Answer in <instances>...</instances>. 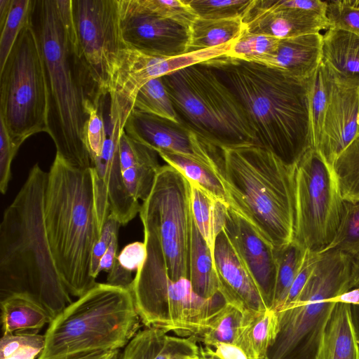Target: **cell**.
Listing matches in <instances>:
<instances>
[{
  "label": "cell",
  "mask_w": 359,
  "mask_h": 359,
  "mask_svg": "<svg viewBox=\"0 0 359 359\" xmlns=\"http://www.w3.org/2000/svg\"><path fill=\"white\" fill-rule=\"evenodd\" d=\"M205 62L238 98L258 146L290 165L313 147L311 77L301 79L276 67L226 55Z\"/></svg>",
  "instance_id": "cell-1"
},
{
  "label": "cell",
  "mask_w": 359,
  "mask_h": 359,
  "mask_svg": "<svg viewBox=\"0 0 359 359\" xmlns=\"http://www.w3.org/2000/svg\"><path fill=\"white\" fill-rule=\"evenodd\" d=\"M47 180L48 172L36 163L4 212L0 224V299L28 294L54 318L72 302L47 236Z\"/></svg>",
  "instance_id": "cell-2"
},
{
  "label": "cell",
  "mask_w": 359,
  "mask_h": 359,
  "mask_svg": "<svg viewBox=\"0 0 359 359\" xmlns=\"http://www.w3.org/2000/svg\"><path fill=\"white\" fill-rule=\"evenodd\" d=\"M219 173L228 205L276 250L293 241L294 165L256 145L222 148Z\"/></svg>",
  "instance_id": "cell-3"
},
{
  "label": "cell",
  "mask_w": 359,
  "mask_h": 359,
  "mask_svg": "<svg viewBox=\"0 0 359 359\" xmlns=\"http://www.w3.org/2000/svg\"><path fill=\"white\" fill-rule=\"evenodd\" d=\"M44 218L62 280L69 294L79 297L97 283L90 265L100 231L90 168L75 167L56 154L48 172Z\"/></svg>",
  "instance_id": "cell-4"
},
{
  "label": "cell",
  "mask_w": 359,
  "mask_h": 359,
  "mask_svg": "<svg viewBox=\"0 0 359 359\" xmlns=\"http://www.w3.org/2000/svg\"><path fill=\"white\" fill-rule=\"evenodd\" d=\"M33 24L42 48L50 91L49 133L56 154L88 169L91 160L85 132L90 103L82 87L74 44L61 20L56 0L36 1Z\"/></svg>",
  "instance_id": "cell-5"
},
{
  "label": "cell",
  "mask_w": 359,
  "mask_h": 359,
  "mask_svg": "<svg viewBox=\"0 0 359 359\" xmlns=\"http://www.w3.org/2000/svg\"><path fill=\"white\" fill-rule=\"evenodd\" d=\"M129 288L96 283L49 323L38 359H69L126 346L140 328Z\"/></svg>",
  "instance_id": "cell-6"
},
{
  "label": "cell",
  "mask_w": 359,
  "mask_h": 359,
  "mask_svg": "<svg viewBox=\"0 0 359 359\" xmlns=\"http://www.w3.org/2000/svg\"><path fill=\"white\" fill-rule=\"evenodd\" d=\"M161 79L178 122L199 137L220 149L257 145L243 106L205 62Z\"/></svg>",
  "instance_id": "cell-7"
},
{
  "label": "cell",
  "mask_w": 359,
  "mask_h": 359,
  "mask_svg": "<svg viewBox=\"0 0 359 359\" xmlns=\"http://www.w3.org/2000/svg\"><path fill=\"white\" fill-rule=\"evenodd\" d=\"M147 257L136 271L130 287L141 322L178 337L198 338L224 300L196 294L188 278L172 280L168 274L163 254L156 235L144 229Z\"/></svg>",
  "instance_id": "cell-8"
},
{
  "label": "cell",
  "mask_w": 359,
  "mask_h": 359,
  "mask_svg": "<svg viewBox=\"0 0 359 359\" xmlns=\"http://www.w3.org/2000/svg\"><path fill=\"white\" fill-rule=\"evenodd\" d=\"M303 290L290 305L277 310L279 332L271 359H315L325 325L336 302L351 290V258L338 250L320 252Z\"/></svg>",
  "instance_id": "cell-9"
},
{
  "label": "cell",
  "mask_w": 359,
  "mask_h": 359,
  "mask_svg": "<svg viewBox=\"0 0 359 359\" xmlns=\"http://www.w3.org/2000/svg\"><path fill=\"white\" fill-rule=\"evenodd\" d=\"M0 120L12 141L20 147L36 133H49V86L33 21L22 30L0 70Z\"/></svg>",
  "instance_id": "cell-10"
},
{
  "label": "cell",
  "mask_w": 359,
  "mask_h": 359,
  "mask_svg": "<svg viewBox=\"0 0 359 359\" xmlns=\"http://www.w3.org/2000/svg\"><path fill=\"white\" fill-rule=\"evenodd\" d=\"M294 165L293 242L323 252L338 229L344 200L334 166L313 147Z\"/></svg>",
  "instance_id": "cell-11"
},
{
  "label": "cell",
  "mask_w": 359,
  "mask_h": 359,
  "mask_svg": "<svg viewBox=\"0 0 359 359\" xmlns=\"http://www.w3.org/2000/svg\"><path fill=\"white\" fill-rule=\"evenodd\" d=\"M77 43L76 63L89 101L100 107L111 77L128 46L121 29L118 0H72Z\"/></svg>",
  "instance_id": "cell-12"
},
{
  "label": "cell",
  "mask_w": 359,
  "mask_h": 359,
  "mask_svg": "<svg viewBox=\"0 0 359 359\" xmlns=\"http://www.w3.org/2000/svg\"><path fill=\"white\" fill-rule=\"evenodd\" d=\"M143 229L157 237L168 276L189 279L192 211L189 181L176 168L161 166L140 210Z\"/></svg>",
  "instance_id": "cell-13"
},
{
  "label": "cell",
  "mask_w": 359,
  "mask_h": 359,
  "mask_svg": "<svg viewBox=\"0 0 359 359\" xmlns=\"http://www.w3.org/2000/svg\"><path fill=\"white\" fill-rule=\"evenodd\" d=\"M124 131L157 153L182 154L219 172L221 149L203 140L180 123L133 109L126 121Z\"/></svg>",
  "instance_id": "cell-14"
},
{
  "label": "cell",
  "mask_w": 359,
  "mask_h": 359,
  "mask_svg": "<svg viewBox=\"0 0 359 359\" xmlns=\"http://www.w3.org/2000/svg\"><path fill=\"white\" fill-rule=\"evenodd\" d=\"M224 229L271 309L277 271L275 248L229 206L226 212Z\"/></svg>",
  "instance_id": "cell-15"
},
{
  "label": "cell",
  "mask_w": 359,
  "mask_h": 359,
  "mask_svg": "<svg viewBox=\"0 0 359 359\" xmlns=\"http://www.w3.org/2000/svg\"><path fill=\"white\" fill-rule=\"evenodd\" d=\"M120 13L122 34L128 46L156 57H174L188 53L189 26L147 13L121 10Z\"/></svg>",
  "instance_id": "cell-16"
},
{
  "label": "cell",
  "mask_w": 359,
  "mask_h": 359,
  "mask_svg": "<svg viewBox=\"0 0 359 359\" xmlns=\"http://www.w3.org/2000/svg\"><path fill=\"white\" fill-rule=\"evenodd\" d=\"M213 259L219 293L225 303L236 307L243 315L259 313L269 309L224 229L216 238Z\"/></svg>",
  "instance_id": "cell-17"
},
{
  "label": "cell",
  "mask_w": 359,
  "mask_h": 359,
  "mask_svg": "<svg viewBox=\"0 0 359 359\" xmlns=\"http://www.w3.org/2000/svg\"><path fill=\"white\" fill-rule=\"evenodd\" d=\"M332 77V92L316 149L334 166L339 156L359 134V86L341 83Z\"/></svg>",
  "instance_id": "cell-18"
},
{
  "label": "cell",
  "mask_w": 359,
  "mask_h": 359,
  "mask_svg": "<svg viewBox=\"0 0 359 359\" xmlns=\"http://www.w3.org/2000/svg\"><path fill=\"white\" fill-rule=\"evenodd\" d=\"M245 29L252 33L282 39L317 34L330 28L326 15L297 8H270L254 0L243 18Z\"/></svg>",
  "instance_id": "cell-19"
},
{
  "label": "cell",
  "mask_w": 359,
  "mask_h": 359,
  "mask_svg": "<svg viewBox=\"0 0 359 359\" xmlns=\"http://www.w3.org/2000/svg\"><path fill=\"white\" fill-rule=\"evenodd\" d=\"M197 341L195 337L171 336L161 329L147 327L130 340L121 359H198Z\"/></svg>",
  "instance_id": "cell-20"
},
{
  "label": "cell",
  "mask_w": 359,
  "mask_h": 359,
  "mask_svg": "<svg viewBox=\"0 0 359 359\" xmlns=\"http://www.w3.org/2000/svg\"><path fill=\"white\" fill-rule=\"evenodd\" d=\"M323 37L317 33L280 39L276 52L264 65L309 79L321 63Z\"/></svg>",
  "instance_id": "cell-21"
},
{
  "label": "cell",
  "mask_w": 359,
  "mask_h": 359,
  "mask_svg": "<svg viewBox=\"0 0 359 359\" xmlns=\"http://www.w3.org/2000/svg\"><path fill=\"white\" fill-rule=\"evenodd\" d=\"M315 359H359L351 304L336 302L325 325Z\"/></svg>",
  "instance_id": "cell-22"
},
{
  "label": "cell",
  "mask_w": 359,
  "mask_h": 359,
  "mask_svg": "<svg viewBox=\"0 0 359 359\" xmlns=\"http://www.w3.org/2000/svg\"><path fill=\"white\" fill-rule=\"evenodd\" d=\"M323 36L322 62L334 79L359 86V36L330 27Z\"/></svg>",
  "instance_id": "cell-23"
},
{
  "label": "cell",
  "mask_w": 359,
  "mask_h": 359,
  "mask_svg": "<svg viewBox=\"0 0 359 359\" xmlns=\"http://www.w3.org/2000/svg\"><path fill=\"white\" fill-rule=\"evenodd\" d=\"M279 332L278 312L273 309L243 316L233 345L250 359H271L270 348Z\"/></svg>",
  "instance_id": "cell-24"
},
{
  "label": "cell",
  "mask_w": 359,
  "mask_h": 359,
  "mask_svg": "<svg viewBox=\"0 0 359 359\" xmlns=\"http://www.w3.org/2000/svg\"><path fill=\"white\" fill-rule=\"evenodd\" d=\"M3 334L38 332L53 320L45 307L26 293L13 294L1 300Z\"/></svg>",
  "instance_id": "cell-25"
},
{
  "label": "cell",
  "mask_w": 359,
  "mask_h": 359,
  "mask_svg": "<svg viewBox=\"0 0 359 359\" xmlns=\"http://www.w3.org/2000/svg\"><path fill=\"white\" fill-rule=\"evenodd\" d=\"M189 280L194 292L204 299L219 293L213 253L198 229L193 215L189 257Z\"/></svg>",
  "instance_id": "cell-26"
},
{
  "label": "cell",
  "mask_w": 359,
  "mask_h": 359,
  "mask_svg": "<svg viewBox=\"0 0 359 359\" xmlns=\"http://www.w3.org/2000/svg\"><path fill=\"white\" fill-rule=\"evenodd\" d=\"M190 185L194 220L213 253L216 238L224 227L226 212L229 205L208 194L198 185L192 182H190Z\"/></svg>",
  "instance_id": "cell-27"
},
{
  "label": "cell",
  "mask_w": 359,
  "mask_h": 359,
  "mask_svg": "<svg viewBox=\"0 0 359 359\" xmlns=\"http://www.w3.org/2000/svg\"><path fill=\"white\" fill-rule=\"evenodd\" d=\"M244 29L241 18L205 19L196 17L189 26L188 53L233 41Z\"/></svg>",
  "instance_id": "cell-28"
},
{
  "label": "cell",
  "mask_w": 359,
  "mask_h": 359,
  "mask_svg": "<svg viewBox=\"0 0 359 359\" xmlns=\"http://www.w3.org/2000/svg\"><path fill=\"white\" fill-rule=\"evenodd\" d=\"M158 154L168 165L178 170L190 182L198 185L228 205L226 193L217 170L182 154L169 151H160Z\"/></svg>",
  "instance_id": "cell-29"
},
{
  "label": "cell",
  "mask_w": 359,
  "mask_h": 359,
  "mask_svg": "<svg viewBox=\"0 0 359 359\" xmlns=\"http://www.w3.org/2000/svg\"><path fill=\"white\" fill-rule=\"evenodd\" d=\"M332 83V72L321 61L318 68L311 78L310 116L313 147L315 149L318 148L320 140Z\"/></svg>",
  "instance_id": "cell-30"
},
{
  "label": "cell",
  "mask_w": 359,
  "mask_h": 359,
  "mask_svg": "<svg viewBox=\"0 0 359 359\" xmlns=\"http://www.w3.org/2000/svg\"><path fill=\"white\" fill-rule=\"evenodd\" d=\"M305 249L294 242L276 250V279L271 309L277 310L283 304L292 283L301 267Z\"/></svg>",
  "instance_id": "cell-31"
},
{
  "label": "cell",
  "mask_w": 359,
  "mask_h": 359,
  "mask_svg": "<svg viewBox=\"0 0 359 359\" xmlns=\"http://www.w3.org/2000/svg\"><path fill=\"white\" fill-rule=\"evenodd\" d=\"M243 316L236 307L224 303L210 318L198 337L200 341L210 347L217 344H233Z\"/></svg>",
  "instance_id": "cell-32"
},
{
  "label": "cell",
  "mask_w": 359,
  "mask_h": 359,
  "mask_svg": "<svg viewBox=\"0 0 359 359\" xmlns=\"http://www.w3.org/2000/svg\"><path fill=\"white\" fill-rule=\"evenodd\" d=\"M35 3L33 0H11L7 18L0 26V70L22 30L33 21Z\"/></svg>",
  "instance_id": "cell-33"
},
{
  "label": "cell",
  "mask_w": 359,
  "mask_h": 359,
  "mask_svg": "<svg viewBox=\"0 0 359 359\" xmlns=\"http://www.w3.org/2000/svg\"><path fill=\"white\" fill-rule=\"evenodd\" d=\"M120 10L147 13L190 26L196 16L185 0H118Z\"/></svg>",
  "instance_id": "cell-34"
},
{
  "label": "cell",
  "mask_w": 359,
  "mask_h": 359,
  "mask_svg": "<svg viewBox=\"0 0 359 359\" xmlns=\"http://www.w3.org/2000/svg\"><path fill=\"white\" fill-rule=\"evenodd\" d=\"M344 201H359V134L339 156L334 164Z\"/></svg>",
  "instance_id": "cell-35"
},
{
  "label": "cell",
  "mask_w": 359,
  "mask_h": 359,
  "mask_svg": "<svg viewBox=\"0 0 359 359\" xmlns=\"http://www.w3.org/2000/svg\"><path fill=\"white\" fill-rule=\"evenodd\" d=\"M279 40L273 36L250 32L245 27L232 43L226 56L264 65L276 52Z\"/></svg>",
  "instance_id": "cell-36"
},
{
  "label": "cell",
  "mask_w": 359,
  "mask_h": 359,
  "mask_svg": "<svg viewBox=\"0 0 359 359\" xmlns=\"http://www.w3.org/2000/svg\"><path fill=\"white\" fill-rule=\"evenodd\" d=\"M133 109L179 123L161 77L149 81L140 89Z\"/></svg>",
  "instance_id": "cell-37"
},
{
  "label": "cell",
  "mask_w": 359,
  "mask_h": 359,
  "mask_svg": "<svg viewBox=\"0 0 359 359\" xmlns=\"http://www.w3.org/2000/svg\"><path fill=\"white\" fill-rule=\"evenodd\" d=\"M329 250L340 251L351 258L359 253V201H344L337 232L323 252Z\"/></svg>",
  "instance_id": "cell-38"
},
{
  "label": "cell",
  "mask_w": 359,
  "mask_h": 359,
  "mask_svg": "<svg viewBox=\"0 0 359 359\" xmlns=\"http://www.w3.org/2000/svg\"><path fill=\"white\" fill-rule=\"evenodd\" d=\"M45 335L36 332L5 333L0 341V359H35L45 347Z\"/></svg>",
  "instance_id": "cell-39"
},
{
  "label": "cell",
  "mask_w": 359,
  "mask_h": 359,
  "mask_svg": "<svg viewBox=\"0 0 359 359\" xmlns=\"http://www.w3.org/2000/svg\"><path fill=\"white\" fill-rule=\"evenodd\" d=\"M254 0H185L197 18L205 19L241 18Z\"/></svg>",
  "instance_id": "cell-40"
},
{
  "label": "cell",
  "mask_w": 359,
  "mask_h": 359,
  "mask_svg": "<svg viewBox=\"0 0 359 359\" xmlns=\"http://www.w3.org/2000/svg\"><path fill=\"white\" fill-rule=\"evenodd\" d=\"M326 18L330 27L359 36V0L327 1Z\"/></svg>",
  "instance_id": "cell-41"
},
{
  "label": "cell",
  "mask_w": 359,
  "mask_h": 359,
  "mask_svg": "<svg viewBox=\"0 0 359 359\" xmlns=\"http://www.w3.org/2000/svg\"><path fill=\"white\" fill-rule=\"evenodd\" d=\"M100 108L90 103L87 109L88 119L86 126L85 139L91 161L101 156L107 137Z\"/></svg>",
  "instance_id": "cell-42"
},
{
  "label": "cell",
  "mask_w": 359,
  "mask_h": 359,
  "mask_svg": "<svg viewBox=\"0 0 359 359\" xmlns=\"http://www.w3.org/2000/svg\"><path fill=\"white\" fill-rule=\"evenodd\" d=\"M20 147L11 140L4 122L0 120V191L5 194L11 178V164Z\"/></svg>",
  "instance_id": "cell-43"
},
{
  "label": "cell",
  "mask_w": 359,
  "mask_h": 359,
  "mask_svg": "<svg viewBox=\"0 0 359 359\" xmlns=\"http://www.w3.org/2000/svg\"><path fill=\"white\" fill-rule=\"evenodd\" d=\"M121 223L111 213L109 214L104 224L98 240L95 243L91 257V276L96 280L99 262L104 252L107 251L114 236L118 235Z\"/></svg>",
  "instance_id": "cell-44"
},
{
  "label": "cell",
  "mask_w": 359,
  "mask_h": 359,
  "mask_svg": "<svg viewBox=\"0 0 359 359\" xmlns=\"http://www.w3.org/2000/svg\"><path fill=\"white\" fill-rule=\"evenodd\" d=\"M320 252L306 249L301 267L292 283L283 304L278 309L290 305L297 298L312 274L320 258Z\"/></svg>",
  "instance_id": "cell-45"
},
{
  "label": "cell",
  "mask_w": 359,
  "mask_h": 359,
  "mask_svg": "<svg viewBox=\"0 0 359 359\" xmlns=\"http://www.w3.org/2000/svg\"><path fill=\"white\" fill-rule=\"evenodd\" d=\"M147 257V248L144 242L135 241L126 245L117 255L116 260L126 270L137 271L144 264Z\"/></svg>",
  "instance_id": "cell-46"
},
{
  "label": "cell",
  "mask_w": 359,
  "mask_h": 359,
  "mask_svg": "<svg viewBox=\"0 0 359 359\" xmlns=\"http://www.w3.org/2000/svg\"><path fill=\"white\" fill-rule=\"evenodd\" d=\"M264 7L270 8H297L316 11L326 15L327 1L320 0H258Z\"/></svg>",
  "instance_id": "cell-47"
},
{
  "label": "cell",
  "mask_w": 359,
  "mask_h": 359,
  "mask_svg": "<svg viewBox=\"0 0 359 359\" xmlns=\"http://www.w3.org/2000/svg\"><path fill=\"white\" fill-rule=\"evenodd\" d=\"M133 278L132 272L123 269L116 259L112 268L108 272L107 283L130 289Z\"/></svg>",
  "instance_id": "cell-48"
},
{
  "label": "cell",
  "mask_w": 359,
  "mask_h": 359,
  "mask_svg": "<svg viewBox=\"0 0 359 359\" xmlns=\"http://www.w3.org/2000/svg\"><path fill=\"white\" fill-rule=\"evenodd\" d=\"M118 235L114 236L107 251L100 260L97 274L105 271L109 272L114 264L117 257Z\"/></svg>",
  "instance_id": "cell-49"
},
{
  "label": "cell",
  "mask_w": 359,
  "mask_h": 359,
  "mask_svg": "<svg viewBox=\"0 0 359 359\" xmlns=\"http://www.w3.org/2000/svg\"><path fill=\"white\" fill-rule=\"evenodd\" d=\"M210 348L221 359H250L241 348L233 344H217Z\"/></svg>",
  "instance_id": "cell-50"
},
{
  "label": "cell",
  "mask_w": 359,
  "mask_h": 359,
  "mask_svg": "<svg viewBox=\"0 0 359 359\" xmlns=\"http://www.w3.org/2000/svg\"><path fill=\"white\" fill-rule=\"evenodd\" d=\"M332 302H341L351 305H359V286L331 299Z\"/></svg>",
  "instance_id": "cell-51"
},
{
  "label": "cell",
  "mask_w": 359,
  "mask_h": 359,
  "mask_svg": "<svg viewBox=\"0 0 359 359\" xmlns=\"http://www.w3.org/2000/svg\"><path fill=\"white\" fill-rule=\"evenodd\" d=\"M359 286V253L351 257L350 287L352 288Z\"/></svg>",
  "instance_id": "cell-52"
},
{
  "label": "cell",
  "mask_w": 359,
  "mask_h": 359,
  "mask_svg": "<svg viewBox=\"0 0 359 359\" xmlns=\"http://www.w3.org/2000/svg\"><path fill=\"white\" fill-rule=\"evenodd\" d=\"M118 354V351H97L78 355L69 359H112Z\"/></svg>",
  "instance_id": "cell-53"
},
{
  "label": "cell",
  "mask_w": 359,
  "mask_h": 359,
  "mask_svg": "<svg viewBox=\"0 0 359 359\" xmlns=\"http://www.w3.org/2000/svg\"><path fill=\"white\" fill-rule=\"evenodd\" d=\"M198 359H221L210 346H199Z\"/></svg>",
  "instance_id": "cell-54"
},
{
  "label": "cell",
  "mask_w": 359,
  "mask_h": 359,
  "mask_svg": "<svg viewBox=\"0 0 359 359\" xmlns=\"http://www.w3.org/2000/svg\"><path fill=\"white\" fill-rule=\"evenodd\" d=\"M351 316L359 347V305H351Z\"/></svg>",
  "instance_id": "cell-55"
},
{
  "label": "cell",
  "mask_w": 359,
  "mask_h": 359,
  "mask_svg": "<svg viewBox=\"0 0 359 359\" xmlns=\"http://www.w3.org/2000/svg\"><path fill=\"white\" fill-rule=\"evenodd\" d=\"M11 0H0V26L5 22L8 14Z\"/></svg>",
  "instance_id": "cell-56"
}]
</instances>
